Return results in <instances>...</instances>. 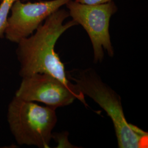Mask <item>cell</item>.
<instances>
[{
    "mask_svg": "<svg viewBox=\"0 0 148 148\" xmlns=\"http://www.w3.org/2000/svg\"><path fill=\"white\" fill-rule=\"evenodd\" d=\"M68 11L60 8L54 12L29 36L21 40L16 49L21 77L37 73L49 74L72 85L67 77L63 63L55 51L59 38L71 27L77 25L73 20L65 22Z\"/></svg>",
    "mask_w": 148,
    "mask_h": 148,
    "instance_id": "cell-1",
    "label": "cell"
},
{
    "mask_svg": "<svg viewBox=\"0 0 148 148\" xmlns=\"http://www.w3.org/2000/svg\"><path fill=\"white\" fill-rule=\"evenodd\" d=\"M66 74L78 92L92 99L110 117L119 148L148 147V132L127 121L121 97L102 80L95 69H76Z\"/></svg>",
    "mask_w": 148,
    "mask_h": 148,
    "instance_id": "cell-2",
    "label": "cell"
},
{
    "mask_svg": "<svg viewBox=\"0 0 148 148\" xmlns=\"http://www.w3.org/2000/svg\"><path fill=\"white\" fill-rule=\"evenodd\" d=\"M56 108L14 97L7 110L10 130L19 145L48 148L58 121Z\"/></svg>",
    "mask_w": 148,
    "mask_h": 148,
    "instance_id": "cell-3",
    "label": "cell"
},
{
    "mask_svg": "<svg viewBox=\"0 0 148 148\" xmlns=\"http://www.w3.org/2000/svg\"><path fill=\"white\" fill-rule=\"evenodd\" d=\"M69 16L81 25L87 33L92 43L95 63H101L104 51L112 57L114 49L109 32L111 16L116 13L117 7L114 1L99 5H87L70 1L66 5Z\"/></svg>",
    "mask_w": 148,
    "mask_h": 148,
    "instance_id": "cell-4",
    "label": "cell"
},
{
    "mask_svg": "<svg viewBox=\"0 0 148 148\" xmlns=\"http://www.w3.org/2000/svg\"><path fill=\"white\" fill-rule=\"evenodd\" d=\"M15 96L24 101L40 102L57 109L78 99L86 104L85 95L78 92L73 84L68 85L53 76L37 73L21 77Z\"/></svg>",
    "mask_w": 148,
    "mask_h": 148,
    "instance_id": "cell-5",
    "label": "cell"
},
{
    "mask_svg": "<svg viewBox=\"0 0 148 148\" xmlns=\"http://www.w3.org/2000/svg\"><path fill=\"white\" fill-rule=\"evenodd\" d=\"M72 0L16 1L11 8L4 37L17 43L36 30L49 16Z\"/></svg>",
    "mask_w": 148,
    "mask_h": 148,
    "instance_id": "cell-6",
    "label": "cell"
},
{
    "mask_svg": "<svg viewBox=\"0 0 148 148\" xmlns=\"http://www.w3.org/2000/svg\"><path fill=\"white\" fill-rule=\"evenodd\" d=\"M16 1L18 0H0V38L4 37L11 8Z\"/></svg>",
    "mask_w": 148,
    "mask_h": 148,
    "instance_id": "cell-7",
    "label": "cell"
},
{
    "mask_svg": "<svg viewBox=\"0 0 148 148\" xmlns=\"http://www.w3.org/2000/svg\"><path fill=\"white\" fill-rule=\"evenodd\" d=\"M76 2L87 5H99L114 1V0H75Z\"/></svg>",
    "mask_w": 148,
    "mask_h": 148,
    "instance_id": "cell-8",
    "label": "cell"
},
{
    "mask_svg": "<svg viewBox=\"0 0 148 148\" xmlns=\"http://www.w3.org/2000/svg\"><path fill=\"white\" fill-rule=\"evenodd\" d=\"M37 1H38V0H37Z\"/></svg>",
    "mask_w": 148,
    "mask_h": 148,
    "instance_id": "cell-9",
    "label": "cell"
}]
</instances>
